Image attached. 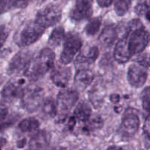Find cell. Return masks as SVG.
Wrapping results in <instances>:
<instances>
[{"instance_id":"35","label":"cell","mask_w":150,"mask_h":150,"mask_svg":"<svg viewBox=\"0 0 150 150\" xmlns=\"http://www.w3.org/2000/svg\"><path fill=\"white\" fill-rule=\"evenodd\" d=\"M110 100L113 103H118L120 101V96L118 94H112L110 97Z\"/></svg>"},{"instance_id":"21","label":"cell","mask_w":150,"mask_h":150,"mask_svg":"<svg viewBox=\"0 0 150 150\" xmlns=\"http://www.w3.org/2000/svg\"><path fill=\"white\" fill-rule=\"evenodd\" d=\"M57 103L52 98H47L42 105L43 114L46 118H54L57 114Z\"/></svg>"},{"instance_id":"2","label":"cell","mask_w":150,"mask_h":150,"mask_svg":"<svg viewBox=\"0 0 150 150\" xmlns=\"http://www.w3.org/2000/svg\"><path fill=\"white\" fill-rule=\"evenodd\" d=\"M44 30L45 28L36 21H29L24 24L16 34L15 41L19 46H28L38 41L44 34Z\"/></svg>"},{"instance_id":"10","label":"cell","mask_w":150,"mask_h":150,"mask_svg":"<svg viewBox=\"0 0 150 150\" xmlns=\"http://www.w3.org/2000/svg\"><path fill=\"white\" fill-rule=\"evenodd\" d=\"M79 100V93L75 90L65 89L59 92L57 95V106L63 114L70 111Z\"/></svg>"},{"instance_id":"16","label":"cell","mask_w":150,"mask_h":150,"mask_svg":"<svg viewBox=\"0 0 150 150\" xmlns=\"http://www.w3.org/2000/svg\"><path fill=\"white\" fill-rule=\"evenodd\" d=\"M126 38H123L119 40L115 47L114 58L119 64H125L132 56L129 50L128 42Z\"/></svg>"},{"instance_id":"27","label":"cell","mask_w":150,"mask_h":150,"mask_svg":"<svg viewBox=\"0 0 150 150\" xmlns=\"http://www.w3.org/2000/svg\"><path fill=\"white\" fill-rule=\"evenodd\" d=\"M136 62L138 64L145 68L150 67V54L149 53H140L139 55L136 58Z\"/></svg>"},{"instance_id":"40","label":"cell","mask_w":150,"mask_h":150,"mask_svg":"<svg viewBox=\"0 0 150 150\" xmlns=\"http://www.w3.org/2000/svg\"><path fill=\"white\" fill-rule=\"evenodd\" d=\"M3 83V77L0 75V85Z\"/></svg>"},{"instance_id":"39","label":"cell","mask_w":150,"mask_h":150,"mask_svg":"<svg viewBox=\"0 0 150 150\" xmlns=\"http://www.w3.org/2000/svg\"><path fill=\"white\" fill-rule=\"evenodd\" d=\"M32 1H35V2H37V3H42L44 2V1H46V0H32Z\"/></svg>"},{"instance_id":"26","label":"cell","mask_w":150,"mask_h":150,"mask_svg":"<svg viewBox=\"0 0 150 150\" xmlns=\"http://www.w3.org/2000/svg\"><path fill=\"white\" fill-rule=\"evenodd\" d=\"M142 106L147 112L150 113V86L146 87L141 95Z\"/></svg>"},{"instance_id":"34","label":"cell","mask_w":150,"mask_h":150,"mask_svg":"<svg viewBox=\"0 0 150 150\" xmlns=\"http://www.w3.org/2000/svg\"><path fill=\"white\" fill-rule=\"evenodd\" d=\"M114 0H96L97 3L101 7H107L113 3Z\"/></svg>"},{"instance_id":"9","label":"cell","mask_w":150,"mask_h":150,"mask_svg":"<svg viewBox=\"0 0 150 150\" xmlns=\"http://www.w3.org/2000/svg\"><path fill=\"white\" fill-rule=\"evenodd\" d=\"M93 14V0H76L71 17L74 21L88 19Z\"/></svg>"},{"instance_id":"23","label":"cell","mask_w":150,"mask_h":150,"mask_svg":"<svg viewBox=\"0 0 150 150\" xmlns=\"http://www.w3.org/2000/svg\"><path fill=\"white\" fill-rule=\"evenodd\" d=\"M39 122L33 117H28L22 120L19 125V128L23 133H31L38 130Z\"/></svg>"},{"instance_id":"37","label":"cell","mask_w":150,"mask_h":150,"mask_svg":"<svg viewBox=\"0 0 150 150\" xmlns=\"http://www.w3.org/2000/svg\"><path fill=\"white\" fill-rule=\"evenodd\" d=\"M24 145H25L24 139H23V140H21V141H20L19 142H18V146H19V147H23Z\"/></svg>"},{"instance_id":"15","label":"cell","mask_w":150,"mask_h":150,"mask_svg":"<svg viewBox=\"0 0 150 150\" xmlns=\"http://www.w3.org/2000/svg\"><path fill=\"white\" fill-rule=\"evenodd\" d=\"M94 79V74L90 69L82 68L76 72L74 77V84L79 91H84Z\"/></svg>"},{"instance_id":"4","label":"cell","mask_w":150,"mask_h":150,"mask_svg":"<svg viewBox=\"0 0 150 150\" xmlns=\"http://www.w3.org/2000/svg\"><path fill=\"white\" fill-rule=\"evenodd\" d=\"M128 47L132 55L142 52L150 41V34L144 26L138 28L129 33Z\"/></svg>"},{"instance_id":"38","label":"cell","mask_w":150,"mask_h":150,"mask_svg":"<svg viewBox=\"0 0 150 150\" xmlns=\"http://www.w3.org/2000/svg\"><path fill=\"white\" fill-rule=\"evenodd\" d=\"M146 18L150 22V10H147V11L146 12Z\"/></svg>"},{"instance_id":"36","label":"cell","mask_w":150,"mask_h":150,"mask_svg":"<svg viewBox=\"0 0 150 150\" xmlns=\"http://www.w3.org/2000/svg\"><path fill=\"white\" fill-rule=\"evenodd\" d=\"M6 142H7V141H6L4 138H0V149H1L4 145H5Z\"/></svg>"},{"instance_id":"5","label":"cell","mask_w":150,"mask_h":150,"mask_svg":"<svg viewBox=\"0 0 150 150\" xmlns=\"http://www.w3.org/2000/svg\"><path fill=\"white\" fill-rule=\"evenodd\" d=\"M61 18L62 11L60 7L51 4L46 6L37 13L35 21L46 29L57 24Z\"/></svg>"},{"instance_id":"12","label":"cell","mask_w":150,"mask_h":150,"mask_svg":"<svg viewBox=\"0 0 150 150\" xmlns=\"http://www.w3.org/2000/svg\"><path fill=\"white\" fill-rule=\"evenodd\" d=\"M24 89L20 82H8L1 91V96L6 101L11 102L23 97Z\"/></svg>"},{"instance_id":"30","label":"cell","mask_w":150,"mask_h":150,"mask_svg":"<svg viewBox=\"0 0 150 150\" xmlns=\"http://www.w3.org/2000/svg\"><path fill=\"white\" fill-rule=\"evenodd\" d=\"M8 31L3 25H0V48L4 45L8 37Z\"/></svg>"},{"instance_id":"33","label":"cell","mask_w":150,"mask_h":150,"mask_svg":"<svg viewBox=\"0 0 150 150\" xmlns=\"http://www.w3.org/2000/svg\"><path fill=\"white\" fill-rule=\"evenodd\" d=\"M10 4V0H0V14L5 11Z\"/></svg>"},{"instance_id":"18","label":"cell","mask_w":150,"mask_h":150,"mask_svg":"<svg viewBox=\"0 0 150 150\" xmlns=\"http://www.w3.org/2000/svg\"><path fill=\"white\" fill-rule=\"evenodd\" d=\"M74 117L81 122L88 121L91 117V108L88 103L82 100L77 104L74 111Z\"/></svg>"},{"instance_id":"13","label":"cell","mask_w":150,"mask_h":150,"mask_svg":"<svg viewBox=\"0 0 150 150\" xmlns=\"http://www.w3.org/2000/svg\"><path fill=\"white\" fill-rule=\"evenodd\" d=\"M99 51L97 47L85 48L76 57L75 64L76 66H86L93 64L98 58Z\"/></svg>"},{"instance_id":"32","label":"cell","mask_w":150,"mask_h":150,"mask_svg":"<svg viewBox=\"0 0 150 150\" xmlns=\"http://www.w3.org/2000/svg\"><path fill=\"white\" fill-rule=\"evenodd\" d=\"M144 131L146 136L150 141V115L146 117L144 125Z\"/></svg>"},{"instance_id":"17","label":"cell","mask_w":150,"mask_h":150,"mask_svg":"<svg viewBox=\"0 0 150 150\" xmlns=\"http://www.w3.org/2000/svg\"><path fill=\"white\" fill-rule=\"evenodd\" d=\"M117 37L116 27L114 25H108L102 30L99 37V41L103 47L108 48L114 43Z\"/></svg>"},{"instance_id":"3","label":"cell","mask_w":150,"mask_h":150,"mask_svg":"<svg viewBox=\"0 0 150 150\" xmlns=\"http://www.w3.org/2000/svg\"><path fill=\"white\" fill-rule=\"evenodd\" d=\"M82 45V40L79 35L73 32L68 33L63 40V49L60 57V62L63 64L71 62L74 56L80 50Z\"/></svg>"},{"instance_id":"7","label":"cell","mask_w":150,"mask_h":150,"mask_svg":"<svg viewBox=\"0 0 150 150\" xmlns=\"http://www.w3.org/2000/svg\"><path fill=\"white\" fill-rule=\"evenodd\" d=\"M139 126L140 120L138 116L132 111L128 112L127 111L122 119L119 133L122 138L131 139L138 133Z\"/></svg>"},{"instance_id":"6","label":"cell","mask_w":150,"mask_h":150,"mask_svg":"<svg viewBox=\"0 0 150 150\" xmlns=\"http://www.w3.org/2000/svg\"><path fill=\"white\" fill-rule=\"evenodd\" d=\"M44 99V92L39 87H29L24 89V95L21 98L23 107L29 112L36 111Z\"/></svg>"},{"instance_id":"20","label":"cell","mask_w":150,"mask_h":150,"mask_svg":"<svg viewBox=\"0 0 150 150\" xmlns=\"http://www.w3.org/2000/svg\"><path fill=\"white\" fill-rule=\"evenodd\" d=\"M65 37L66 35H65L64 28L63 26H60L54 28L49 38V45L54 48L59 46L63 42Z\"/></svg>"},{"instance_id":"19","label":"cell","mask_w":150,"mask_h":150,"mask_svg":"<svg viewBox=\"0 0 150 150\" xmlns=\"http://www.w3.org/2000/svg\"><path fill=\"white\" fill-rule=\"evenodd\" d=\"M49 142V139L47 133L44 130L38 131L31 138L29 142V148L30 149L44 148L48 146Z\"/></svg>"},{"instance_id":"28","label":"cell","mask_w":150,"mask_h":150,"mask_svg":"<svg viewBox=\"0 0 150 150\" xmlns=\"http://www.w3.org/2000/svg\"><path fill=\"white\" fill-rule=\"evenodd\" d=\"M87 122H88V124L86 127H88V128H90L91 130L101 128L103 125V120L99 117H95L92 119L91 117Z\"/></svg>"},{"instance_id":"25","label":"cell","mask_w":150,"mask_h":150,"mask_svg":"<svg viewBox=\"0 0 150 150\" xmlns=\"http://www.w3.org/2000/svg\"><path fill=\"white\" fill-rule=\"evenodd\" d=\"M132 0H116L114 4L115 12L119 16H122L129 10Z\"/></svg>"},{"instance_id":"11","label":"cell","mask_w":150,"mask_h":150,"mask_svg":"<svg viewBox=\"0 0 150 150\" xmlns=\"http://www.w3.org/2000/svg\"><path fill=\"white\" fill-rule=\"evenodd\" d=\"M147 72L145 67L140 64H133L129 66L127 71V80L129 84L135 88L144 86L147 79Z\"/></svg>"},{"instance_id":"31","label":"cell","mask_w":150,"mask_h":150,"mask_svg":"<svg viewBox=\"0 0 150 150\" xmlns=\"http://www.w3.org/2000/svg\"><path fill=\"white\" fill-rule=\"evenodd\" d=\"M8 114V109L4 104L0 103V122L4 121Z\"/></svg>"},{"instance_id":"22","label":"cell","mask_w":150,"mask_h":150,"mask_svg":"<svg viewBox=\"0 0 150 150\" xmlns=\"http://www.w3.org/2000/svg\"><path fill=\"white\" fill-rule=\"evenodd\" d=\"M88 98H89V100L93 106L95 108H99L102 105L103 103H104V92L101 91L99 87L95 86L89 92Z\"/></svg>"},{"instance_id":"24","label":"cell","mask_w":150,"mask_h":150,"mask_svg":"<svg viewBox=\"0 0 150 150\" xmlns=\"http://www.w3.org/2000/svg\"><path fill=\"white\" fill-rule=\"evenodd\" d=\"M101 19L99 17H96L91 19L88 24L85 26V31L86 34L90 36L96 35L99 30V28L101 26Z\"/></svg>"},{"instance_id":"29","label":"cell","mask_w":150,"mask_h":150,"mask_svg":"<svg viewBox=\"0 0 150 150\" xmlns=\"http://www.w3.org/2000/svg\"><path fill=\"white\" fill-rule=\"evenodd\" d=\"M29 0H10V4L12 7L17 9L26 8L28 5Z\"/></svg>"},{"instance_id":"8","label":"cell","mask_w":150,"mask_h":150,"mask_svg":"<svg viewBox=\"0 0 150 150\" xmlns=\"http://www.w3.org/2000/svg\"><path fill=\"white\" fill-rule=\"evenodd\" d=\"M32 53L28 50L19 51L10 61L7 67V73L9 75H19L24 73L29 62L32 59Z\"/></svg>"},{"instance_id":"1","label":"cell","mask_w":150,"mask_h":150,"mask_svg":"<svg viewBox=\"0 0 150 150\" xmlns=\"http://www.w3.org/2000/svg\"><path fill=\"white\" fill-rule=\"evenodd\" d=\"M55 54L49 48H43L35 59H31L24 74L32 80H36L53 69Z\"/></svg>"},{"instance_id":"14","label":"cell","mask_w":150,"mask_h":150,"mask_svg":"<svg viewBox=\"0 0 150 150\" xmlns=\"http://www.w3.org/2000/svg\"><path fill=\"white\" fill-rule=\"evenodd\" d=\"M71 77V70L69 67H57L53 69L51 79L54 84L58 87L64 88L69 84Z\"/></svg>"}]
</instances>
